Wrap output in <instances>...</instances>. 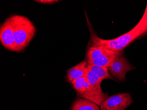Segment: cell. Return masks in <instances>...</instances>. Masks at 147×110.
<instances>
[{"mask_svg": "<svg viewBox=\"0 0 147 110\" xmlns=\"http://www.w3.org/2000/svg\"><path fill=\"white\" fill-rule=\"evenodd\" d=\"M10 17L12 22L17 52H21L28 45L34 37L36 27L26 16L13 15Z\"/></svg>", "mask_w": 147, "mask_h": 110, "instance_id": "obj_2", "label": "cell"}, {"mask_svg": "<svg viewBox=\"0 0 147 110\" xmlns=\"http://www.w3.org/2000/svg\"><path fill=\"white\" fill-rule=\"evenodd\" d=\"M88 69L94 74L101 81L107 79L114 80L110 74L108 67L88 64Z\"/></svg>", "mask_w": 147, "mask_h": 110, "instance_id": "obj_10", "label": "cell"}, {"mask_svg": "<svg viewBox=\"0 0 147 110\" xmlns=\"http://www.w3.org/2000/svg\"><path fill=\"white\" fill-rule=\"evenodd\" d=\"M85 91L83 94L79 97L94 103L98 106H100L101 103L105 100L108 96L103 92H99L92 88L89 84L87 79L85 81Z\"/></svg>", "mask_w": 147, "mask_h": 110, "instance_id": "obj_7", "label": "cell"}, {"mask_svg": "<svg viewBox=\"0 0 147 110\" xmlns=\"http://www.w3.org/2000/svg\"><path fill=\"white\" fill-rule=\"evenodd\" d=\"M34 1L38 2V3H41V4L52 5V4L59 2V1H57V0H38V1Z\"/></svg>", "mask_w": 147, "mask_h": 110, "instance_id": "obj_13", "label": "cell"}, {"mask_svg": "<svg viewBox=\"0 0 147 110\" xmlns=\"http://www.w3.org/2000/svg\"><path fill=\"white\" fill-rule=\"evenodd\" d=\"M86 77L90 86L92 88H94L98 91L103 92L101 87L102 81L100 80L94 74L88 70V69Z\"/></svg>", "mask_w": 147, "mask_h": 110, "instance_id": "obj_11", "label": "cell"}, {"mask_svg": "<svg viewBox=\"0 0 147 110\" xmlns=\"http://www.w3.org/2000/svg\"><path fill=\"white\" fill-rule=\"evenodd\" d=\"M90 31V45L105 48L118 53H122L125 48L134 40L147 34V2L144 13L141 20L132 30L112 39H103Z\"/></svg>", "mask_w": 147, "mask_h": 110, "instance_id": "obj_1", "label": "cell"}, {"mask_svg": "<svg viewBox=\"0 0 147 110\" xmlns=\"http://www.w3.org/2000/svg\"><path fill=\"white\" fill-rule=\"evenodd\" d=\"M133 102L129 93H119L108 97L100 105L101 110H124Z\"/></svg>", "mask_w": 147, "mask_h": 110, "instance_id": "obj_4", "label": "cell"}, {"mask_svg": "<svg viewBox=\"0 0 147 110\" xmlns=\"http://www.w3.org/2000/svg\"><path fill=\"white\" fill-rule=\"evenodd\" d=\"M86 53V61L88 64L109 68L118 56V53L105 48L90 44Z\"/></svg>", "mask_w": 147, "mask_h": 110, "instance_id": "obj_3", "label": "cell"}, {"mask_svg": "<svg viewBox=\"0 0 147 110\" xmlns=\"http://www.w3.org/2000/svg\"><path fill=\"white\" fill-rule=\"evenodd\" d=\"M135 68L123 56L122 53L113 60L108 68L112 76L121 81H124L126 74Z\"/></svg>", "mask_w": 147, "mask_h": 110, "instance_id": "obj_5", "label": "cell"}, {"mask_svg": "<svg viewBox=\"0 0 147 110\" xmlns=\"http://www.w3.org/2000/svg\"><path fill=\"white\" fill-rule=\"evenodd\" d=\"M0 41L2 45L7 49L17 52L14 37L12 22L10 16L1 25Z\"/></svg>", "mask_w": 147, "mask_h": 110, "instance_id": "obj_6", "label": "cell"}, {"mask_svg": "<svg viewBox=\"0 0 147 110\" xmlns=\"http://www.w3.org/2000/svg\"><path fill=\"white\" fill-rule=\"evenodd\" d=\"M88 71V63L86 60L82 61L67 71V78L68 82L86 76Z\"/></svg>", "mask_w": 147, "mask_h": 110, "instance_id": "obj_8", "label": "cell"}, {"mask_svg": "<svg viewBox=\"0 0 147 110\" xmlns=\"http://www.w3.org/2000/svg\"><path fill=\"white\" fill-rule=\"evenodd\" d=\"M71 110H100L99 106L94 103L81 97L75 100L71 107Z\"/></svg>", "mask_w": 147, "mask_h": 110, "instance_id": "obj_9", "label": "cell"}, {"mask_svg": "<svg viewBox=\"0 0 147 110\" xmlns=\"http://www.w3.org/2000/svg\"><path fill=\"white\" fill-rule=\"evenodd\" d=\"M86 79V77H84L76 79L71 82L79 97L83 94L85 91V81Z\"/></svg>", "mask_w": 147, "mask_h": 110, "instance_id": "obj_12", "label": "cell"}]
</instances>
